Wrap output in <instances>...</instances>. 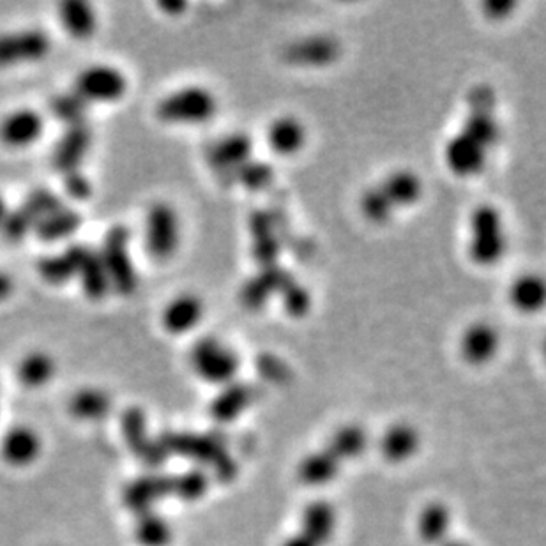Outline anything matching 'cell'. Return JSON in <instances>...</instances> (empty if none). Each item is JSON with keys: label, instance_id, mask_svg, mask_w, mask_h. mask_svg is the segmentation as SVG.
I'll return each mask as SVG.
<instances>
[{"label": "cell", "instance_id": "cell-15", "mask_svg": "<svg viewBox=\"0 0 546 546\" xmlns=\"http://www.w3.org/2000/svg\"><path fill=\"white\" fill-rule=\"evenodd\" d=\"M292 280V274L285 273L280 267H264L257 276L244 283L241 299L251 310L266 306L273 296H280L283 287Z\"/></svg>", "mask_w": 546, "mask_h": 546}, {"label": "cell", "instance_id": "cell-14", "mask_svg": "<svg viewBox=\"0 0 546 546\" xmlns=\"http://www.w3.org/2000/svg\"><path fill=\"white\" fill-rule=\"evenodd\" d=\"M205 304L197 294H181L165 306L161 324L170 334L191 333L202 322Z\"/></svg>", "mask_w": 546, "mask_h": 546}, {"label": "cell", "instance_id": "cell-29", "mask_svg": "<svg viewBox=\"0 0 546 546\" xmlns=\"http://www.w3.org/2000/svg\"><path fill=\"white\" fill-rule=\"evenodd\" d=\"M110 407H112L110 396L99 389H84L71 402V409L82 419L103 418Z\"/></svg>", "mask_w": 546, "mask_h": 546}, {"label": "cell", "instance_id": "cell-32", "mask_svg": "<svg viewBox=\"0 0 546 546\" xmlns=\"http://www.w3.org/2000/svg\"><path fill=\"white\" fill-rule=\"evenodd\" d=\"M283 308L289 313L290 317L299 319L304 317L311 308V294L306 287H303L299 281L292 280L283 287L280 292Z\"/></svg>", "mask_w": 546, "mask_h": 546}, {"label": "cell", "instance_id": "cell-2", "mask_svg": "<svg viewBox=\"0 0 546 546\" xmlns=\"http://www.w3.org/2000/svg\"><path fill=\"white\" fill-rule=\"evenodd\" d=\"M191 370L205 384L227 387L234 384L241 370V357L227 342L216 336H204L190 350Z\"/></svg>", "mask_w": 546, "mask_h": 546}, {"label": "cell", "instance_id": "cell-39", "mask_svg": "<svg viewBox=\"0 0 546 546\" xmlns=\"http://www.w3.org/2000/svg\"><path fill=\"white\" fill-rule=\"evenodd\" d=\"M8 213V204H6V200H4V197L0 195V225L4 223V220H6V216H8Z\"/></svg>", "mask_w": 546, "mask_h": 546}, {"label": "cell", "instance_id": "cell-5", "mask_svg": "<svg viewBox=\"0 0 546 546\" xmlns=\"http://www.w3.org/2000/svg\"><path fill=\"white\" fill-rule=\"evenodd\" d=\"M181 244V220L175 207L168 202H156L145 218V248L154 260L165 262L174 257Z\"/></svg>", "mask_w": 546, "mask_h": 546}, {"label": "cell", "instance_id": "cell-38", "mask_svg": "<svg viewBox=\"0 0 546 546\" xmlns=\"http://www.w3.org/2000/svg\"><path fill=\"white\" fill-rule=\"evenodd\" d=\"M161 8L165 9V11L181 13L182 9L186 8V4H182V2H165V4H161Z\"/></svg>", "mask_w": 546, "mask_h": 546}, {"label": "cell", "instance_id": "cell-23", "mask_svg": "<svg viewBox=\"0 0 546 546\" xmlns=\"http://www.w3.org/2000/svg\"><path fill=\"white\" fill-rule=\"evenodd\" d=\"M76 276H80V283H82L85 296L92 299V301H101L103 297H107L108 290L112 289L107 269L103 266L99 253H94V251L87 253V257L82 262Z\"/></svg>", "mask_w": 546, "mask_h": 546}, {"label": "cell", "instance_id": "cell-11", "mask_svg": "<svg viewBox=\"0 0 546 546\" xmlns=\"http://www.w3.org/2000/svg\"><path fill=\"white\" fill-rule=\"evenodd\" d=\"M501 349V334L497 327L488 322H474L467 327L460 338V352L469 364L483 366L493 361Z\"/></svg>", "mask_w": 546, "mask_h": 546}, {"label": "cell", "instance_id": "cell-10", "mask_svg": "<svg viewBox=\"0 0 546 546\" xmlns=\"http://www.w3.org/2000/svg\"><path fill=\"white\" fill-rule=\"evenodd\" d=\"M266 140L276 156L292 158L306 147L308 129L296 115H278L267 126Z\"/></svg>", "mask_w": 546, "mask_h": 546}, {"label": "cell", "instance_id": "cell-36", "mask_svg": "<svg viewBox=\"0 0 546 546\" xmlns=\"http://www.w3.org/2000/svg\"><path fill=\"white\" fill-rule=\"evenodd\" d=\"M516 8L515 2H486L483 6L486 18H490L493 22H501L504 18L511 15V11Z\"/></svg>", "mask_w": 546, "mask_h": 546}, {"label": "cell", "instance_id": "cell-31", "mask_svg": "<svg viewBox=\"0 0 546 546\" xmlns=\"http://www.w3.org/2000/svg\"><path fill=\"white\" fill-rule=\"evenodd\" d=\"M241 186H244L246 190L260 191L267 188L274 179L273 168L266 161H257L251 158L244 167L237 170V174L234 175Z\"/></svg>", "mask_w": 546, "mask_h": 546}, {"label": "cell", "instance_id": "cell-6", "mask_svg": "<svg viewBox=\"0 0 546 546\" xmlns=\"http://www.w3.org/2000/svg\"><path fill=\"white\" fill-rule=\"evenodd\" d=\"M490 152L492 151L488 147L460 129L446 142L444 163L451 174L462 179H469L485 170Z\"/></svg>", "mask_w": 546, "mask_h": 546}, {"label": "cell", "instance_id": "cell-18", "mask_svg": "<svg viewBox=\"0 0 546 546\" xmlns=\"http://www.w3.org/2000/svg\"><path fill=\"white\" fill-rule=\"evenodd\" d=\"M89 251L91 250L84 244H71L68 250L61 255L41 258L38 264V273L48 283L62 285L78 274V269L82 266Z\"/></svg>", "mask_w": 546, "mask_h": 546}, {"label": "cell", "instance_id": "cell-16", "mask_svg": "<svg viewBox=\"0 0 546 546\" xmlns=\"http://www.w3.org/2000/svg\"><path fill=\"white\" fill-rule=\"evenodd\" d=\"M43 133V117L34 110H16L0 122V140L8 147H27Z\"/></svg>", "mask_w": 546, "mask_h": 546}, {"label": "cell", "instance_id": "cell-19", "mask_svg": "<svg viewBox=\"0 0 546 546\" xmlns=\"http://www.w3.org/2000/svg\"><path fill=\"white\" fill-rule=\"evenodd\" d=\"M546 287L545 281L539 274L525 273L520 274L509 285L508 299L509 304L515 308L518 313L524 315H534L543 310L545 306Z\"/></svg>", "mask_w": 546, "mask_h": 546}, {"label": "cell", "instance_id": "cell-22", "mask_svg": "<svg viewBox=\"0 0 546 546\" xmlns=\"http://www.w3.org/2000/svg\"><path fill=\"white\" fill-rule=\"evenodd\" d=\"M61 20L66 31L76 39L91 38L98 25V18L91 4L82 0L64 2L61 6Z\"/></svg>", "mask_w": 546, "mask_h": 546}, {"label": "cell", "instance_id": "cell-40", "mask_svg": "<svg viewBox=\"0 0 546 546\" xmlns=\"http://www.w3.org/2000/svg\"><path fill=\"white\" fill-rule=\"evenodd\" d=\"M453 546H462V545H453Z\"/></svg>", "mask_w": 546, "mask_h": 546}, {"label": "cell", "instance_id": "cell-37", "mask_svg": "<svg viewBox=\"0 0 546 546\" xmlns=\"http://www.w3.org/2000/svg\"><path fill=\"white\" fill-rule=\"evenodd\" d=\"M15 283L9 278L8 274L0 273V301L8 299L13 294Z\"/></svg>", "mask_w": 546, "mask_h": 546}, {"label": "cell", "instance_id": "cell-27", "mask_svg": "<svg viewBox=\"0 0 546 546\" xmlns=\"http://www.w3.org/2000/svg\"><path fill=\"white\" fill-rule=\"evenodd\" d=\"M359 205H361V213H363L364 218L370 223H375V225H384L396 213L395 207L387 200L384 191L380 190L379 184H375L372 188L364 191L361 200H359Z\"/></svg>", "mask_w": 546, "mask_h": 546}, {"label": "cell", "instance_id": "cell-12", "mask_svg": "<svg viewBox=\"0 0 546 546\" xmlns=\"http://www.w3.org/2000/svg\"><path fill=\"white\" fill-rule=\"evenodd\" d=\"M253 158V142L244 133H232L209 147V165L220 174L236 175Z\"/></svg>", "mask_w": 546, "mask_h": 546}, {"label": "cell", "instance_id": "cell-20", "mask_svg": "<svg viewBox=\"0 0 546 546\" xmlns=\"http://www.w3.org/2000/svg\"><path fill=\"white\" fill-rule=\"evenodd\" d=\"M251 237L253 257L257 258L262 267H274L280 257V239L274 234V221L266 211L251 218Z\"/></svg>", "mask_w": 546, "mask_h": 546}, {"label": "cell", "instance_id": "cell-33", "mask_svg": "<svg viewBox=\"0 0 546 546\" xmlns=\"http://www.w3.org/2000/svg\"><path fill=\"white\" fill-rule=\"evenodd\" d=\"M25 204L29 205L32 211L38 214L39 220L64 207L62 198L55 195L54 191L46 190V188H38V190L32 191L31 195L25 198Z\"/></svg>", "mask_w": 546, "mask_h": 546}, {"label": "cell", "instance_id": "cell-35", "mask_svg": "<svg viewBox=\"0 0 546 546\" xmlns=\"http://www.w3.org/2000/svg\"><path fill=\"white\" fill-rule=\"evenodd\" d=\"M64 188H66L69 197H73L75 200H85V198L91 197V182L87 181V177L80 170L64 175Z\"/></svg>", "mask_w": 546, "mask_h": 546}, {"label": "cell", "instance_id": "cell-17", "mask_svg": "<svg viewBox=\"0 0 546 546\" xmlns=\"http://www.w3.org/2000/svg\"><path fill=\"white\" fill-rule=\"evenodd\" d=\"M379 186L396 211L418 204L423 197L421 177L407 168L393 170L384 177V181L379 182Z\"/></svg>", "mask_w": 546, "mask_h": 546}, {"label": "cell", "instance_id": "cell-30", "mask_svg": "<svg viewBox=\"0 0 546 546\" xmlns=\"http://www.w3.org/2000/svg\"><path fill=\"white\" fill-rule=\"evenodd\" d=\"M50 110L59 121L66 122L71 126L85 124V115H87V101L80 98L76 92L68 94H59L50 101Z\"/></svg>", "mask_w": 546, "mask_h": 546}, {"label": "cell", "instance_id": "cell-4", "mask_svg": "<svg viewBox=\"0 0 546 546\" xmlns=\"http://www.w3.org/2000/svg\"><path fill=\"white\" fill-rule=\"evenodd\" d=\"M129 241L131 236L128 227L115 225L108 230L99 253L112 289L122 296H133L138 289V274L129 255Z\"/></svg>", "mask_w": 546, "mask_h": 546}, {"label": "cell", "instance_id": "cell-7", "mask_svg": "<svg viewBox=\"0 0 546 546\" xmlns=\"http://www.w3.org/2000/svg\"><path fill=\"white\" fill-rule=\"evenodd\" d=\"M128 80L119 69L92 66L82 71L75 82V91L84 101H117L126 94Z\"/></svg>", "mask_w": 546, "mask_h": 546}, {"label": "cell", "instance_id": "cell-24", "mask_svg": "<svg viewBox=\"0 0 546 546\" xmlns=\"http://www.w3.org/2000/svg\"><path fill=\"white\" fill-rule=\"evenodd\" d=\"M55 363L45 352H32L18 364V379L29 387H39L54 377Z\"/></svg>", "mask_w": 546, "mask_h": 546}, {"label": "cell", "instance_id": "cell-34", "mask_svg": "<svg viewBox=\"0 0 546 546\" xmlns=\"http://www.w3.org/2000/svg\"><path fill=\"white\" fill-rule=\"evenodd\" d=\"M423 536L428 541H439L442 534L448 531V513L444 508L428 509L426 515L423 516V525H421Z\"/></svg>", "mask_w": 546, "mask_h": 546}, {"label": "cell", "instance_id": "cell-21", "mask_svg": "<svg viewBox=\"0 0 546 546\" xmlns=\"http://www.w3.org/2000/svg\"><path fill=\"white\" fill-rule=\"evenodd\" d=\"M82 225V216L80 213H76L73 209H66L62 207L55 213L48 214L45 218L36 223V234L39 239H43L46 243H54L59 239H66V237L73 236L76 230Z\"/></svg>", "mask_w": 546, "mask_h": 546}, {"label": "cell", "instance_id": "cell-9", "mask_svg": "<svg viewBox=\"0 0 546 546\" xmlns=\"http://www.w3.org/2000/svg\"><path fill=\"white\" fill-rule=\"evenodd\" d=\"M340 57V43L326 34L297 39L285 50V59L297 68H326Z\"/></svg>", "mask_w": 546, "mask_h": 546}, {"label": "cell", "instance_id": "cell-25", "mask_svg": "<svg viewBox=\"0 0 546 546\" xmlns=\"http://www.w3.org/2000/svg\"><path fill=\"white\" fill-rule=\"evenodd\" d=\"M39 440L29 428H16L4 439V455L11 463H29L36 458Z\"/></svg>", "mask_w": 546, "mask_h": 546}, {"label": "cell", "instance_id": "cell-8", "mask_svg": "<svg viewBox=\"0 0 546 546\" xmlns=\"http://www.w3.org/2000/svg\"><path fill=\"white\" fill-rule=\"evenodd\" d=\"M52 50L48 34L38 29L13 32L0 36V66H15L22 62L45 59Z\"/></svg>", "mask_w": 546, "mask_h": 546}, {"label": "cell", "instance_id": "cell-26", "mask_svg": "<svg viewBox=\"0 0 546 546\" xmlns=\"http://www.w3.org/2000/svg\"><path fill=\"white\" fill-rule=\"evenodd\" d=\"M416 448H418V437L409 426L391 428L382 440V451L393 462H402L405 458H409Z\"/></svg>", "mask_w": 546, "mask_h": 546}, {"label": "cell", "instance_id": "cell-3", "mask_svg": "<svg viewBox=\"0 0 546 546\" xmlns=\"http://www.w3.org/2000/svg\"><path fill=\"white\" fill-rule=\"evenodd\" d=\"M220 110L218 98L202 85H188L168 94L156 107L158 119L167 124H205L213 121Z\"/></svg>", "mask_w": 546, "mask_h": 546}, {"label": "cell", "instance_id": "cell-13", "mask_svg": "<svg viewBox=\"0 0 546 546\" xmlns=\"http://www.w3.org/2000/svg\"><path fill=\"white\" fill-rule=\"evenodd\" d=\"M92 131L87 124H78L62 135L59 144L55 145L52 163L62 175L76 172L82 165L87 152L91 149Z\"/></svg>", "mask_w": 546, "mask_h": 546}, {"label": "cell", "instance_id": "cell-28", "mask_svg": "<svg viewBox=\"0 0 546 546\" xmlns=\"http://www.w3.org/2000/svg\"><path fill=\"white\" fill-rule=\"evenodd\" d=\"M38 214L32 211L29 205L23 202L20 207H16L13 211H9L4 223L0 225L2 228V236L9 243H18L23 237L27 236L31 230H34L38 223Z\"/></svg>", "mask_w": 546, "mask_h": 546}, {"label": "cell", "instance_id": "cell-1", "mask_svg": "<svg viewBox=\"0 0 546 546\" xmlns=\"http://www.w3.org/2000/svg\"><path fill=\"white\" fill-rule=\"evenodd\" d=\"M508 228L501 209L493 204H481L469 218L467 253L479 267H493L508 253Z\"/></svg>", "mask_w": 546, "mask_h": 546}]
</instances>
